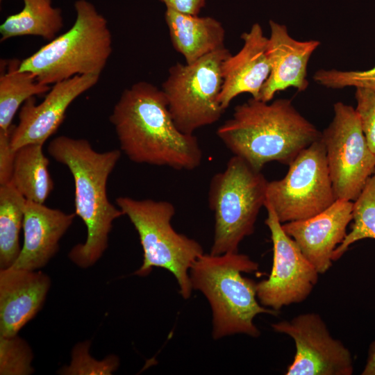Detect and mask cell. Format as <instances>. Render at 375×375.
<instances>
[{"label":"cell","instance_id":"6da1fadb","mask_svg":"<svg viewBox=\"0 0 375 375\" xmlns=\"http://www.w3.org/2000/svg\"><path fill=\"white\" fill-rule=\"evenodd\" d=\"M122 151L135 163L191 171L201 163L197 138L182 133L161 89L139 81L125 89L110 116Z\"/></svg>","mask_w":375,"mask_h":375},{"label":"cell","instance_id":"7a4b0ae2","mask_svg":"<svg viewBox=\"0 0 375 375\" xmlns=\"http://www.w3.org/2000/svg\"><path fill=\"white\" fill-rule=\"evenodd\" d=\"M48 152L67 167L74 178L75 214L84 222L87 235L84 243L71 249L69 258L79 267L88 268L103 256L108 247L112 222L124 215L110 202L106 190L109 176L122 151L98 152L85 139L60 135L50 142Z\"/></svg>","mask_w":375,"mask_h":375},{"label":"cell","instance_id":"3957f363","mask_svg":"<svg viewBox=\"0 0 375 375\" xmlns=\"http://www.w3.org/2000/svg\"><path fill=\"white\" fill-rule=\"evenodd\" d=\"M217 135L233 156L261 171L272 161L289 165L320 138L321 132L290 99L269 103L251 97L235 107L232 117L217 128Z\"/></svg>","mask_w":375,"mask_h":375},{"label":"cell","instance_id":"277c9868","mask_svg":"<svg viewBox=\"0 0 375 375\" xmlns=\"http://www.w3.org/2000/svg\"><path fill=\"white\" fill-rule=\"evenodd\" d=\"M258 269L256 262L238 252L203 253L192 264L189 272L191 285L210 305L214 339L234 334L257 338L260 333L253 323L255 317L262 313L278 315V311L259 303L256 283L242 275Z\"/></svg>","mask_w":375,"mask_h":375},{"label":"cell","instance_id":"5b68a950","mask_svg":"<svg viewBox=\"0 0 375 375\" xmlns=\"http://www.w3.org/2000/svg\"><path fill=\"white\" fill-rule=\"evenodd\" d=\"M76 19L66 32L21 60L19 69L45 85L77 75H100L112 53L106 19L88 0L74 2Z\"/></svg>","mask_w":375,"mask_h":375},{"label":"cell","instance_id":"8992f818","mask_svg":"<svg viewBox=\"0 0 375 375\" xmlns=\"http://www.w3.org/2000/svg\"><path fill=\"white\" fill-rule=\"evenodd\" d=\"M116 203L133 224L142 247L143 262L135 274L145 276L153 267L164 268L174 276L180 294L188 299L192 291L190 269L203 250L195 240L174 229V205L167 201L128 197H117Z\"/></svg>","mask_w":375,"mask_h":375},{"label":"cell","instance_id":"52a82bcc","mask_svg":"<svg viewBox=\"0 0 375 375\" xmlns=\"http://www.w3.org/2000/svg\"><path fill=\"white\" fill-rule=\"evenodd\" d=\"M267 183L261 171L236 156L212 177L208 200L215 225L210 253L238 252L240 242L254 232L258 213L265 206Z\"/></svg>","mask_w":375,"mask_h":375},{"label":"cell","instance_id":"ba28073f","mask_svg":"<svg viewBox=\"0 0 375 375\" xmlns=\"http://www.w3.org/2000/svg\"><path fill=\"white\" fill-rule=\"evenodd\" d=\"M230 54L224 47L193 63L177 62L169 69L161 90L182 133L193 135L222 117L225 110L218 97L223 84L222 65Z\"/></svg>","mask_w":375,"mask_h":375},{"label":"cell","instance_id":"9c48e42d","mask_svg":"<svg viewBox=\"0 0 375 375\" xmlns=\"http://www.w3.org/2000/svg\"><path fill=\"white\" fill-rule=\"evenodd\" d=\"M285 176L268 181L265 203L281 224L311 217L336 200L320 138L302 150L288 165Z\"/></svg>","mask_w":375,"mask_h":375},{"label":"cell","instance_id":"30bf717a","mask_svg":"<svg viewBox=\"0 0 375 375\" xmlns=\"http://www.w3.org/2000/svg\"><path fill=\"white\" fill-rule=\"evenodd\" d=\"M334 116L321 132L336 199L354 201L375 171V156L351 106L333 105Z\"/></svg>","mask_w":375,"mask_h":375},{"label":"cell","instance_id":"8fae6325","mask_svg":"<svg viewBox=\"0 0 375 375\" xmlns=\"http://www.w3.org/2000/svg\"><path fill=\"white\" fill-rule=\"evenodd\" d=\"M265 224L273 244V265L268 278L256 283L260 304L278 311L306 300L318 281L319 273L295 242L282 228L272 206L265 203Z\"/></svg>","mask_w":375,"mask_h":375},{"label":"cell","instance_id":"7c38bea8","mask_svg":"<svg viewBox=\"0 0 375 375\" xmlns=\"http://www.w3.org/2000/svg\"><path fill=\"white\" fill-rule=\"evenodd\" d=\"M278 333L294 341L296 353L286 375H351L353 372L350 351L333 338L317 313H303L290 320L272 324Z\"/></svg>","mask_w":375,"mask_h":375},{"label":"cell","instance_id":"4fadbf2b","mask_svg":"<svg viewBox=\"0 0 375 375\" xmlns=\"http://www.w3.org/2000/svg\"><path fill=\"white\" fill-rule=\"evenodd\" d=\"M100 75H77L53 84L44 100L35 103V97L21 106L19 122L14 125L11 145L15 150L28 144H44L53 135L70 104L99 81Z\"/></svg>","mask_w":375,"mask_h":375},{"label":"cell","instance_id":"5bb4252c","mask_svg":"<svg viewBox=\"0 0 375 375\" xmlns=\"http://www.w3.org/2000/svg\"><path fill=\"white\" fill-rule=\"evenodd\" d=\"M353 203L338 199L311 217L282 224L283 231L295 241L319 274L330 269L333 253L347 234V227L352 221Z\"/></svg>","mask_w":375,"mask_h":375},{"label":"cell","instance_id":"9a60e30c","mask_svg":"<svg viewBox=\"0 0 375 375\" xmlns=\"http://www.w3.org/2000/svg\"><path fill=\"white\" fill-rule=\"evenodd\" d=\"M270 35L267 53L270 73L260 92L259 100L269 102L279 91L292 87L303 92L308 87L307 66L311 55L319 46L315 40L299 41L292 38L286 26L269 21Z\"/></svg>","mask_w":375,"mask_h":375},{"label":"cell","instance_id":"2e32d148","mask_svg":"<svg viewBox=\"0 0 375 375\" xmlns=\"http://www.w3.org/2000/svg\"><path fill=\"white\" fill-rule=\"evenodd\" d=\"M51 286L43 272L0 269V336H15L41 309Z\"/></svg>","mask_w":375,"mask_h":375},{"label":"cell","instance_id":"e0dca14e","mask_svg":"<svg viewBox=\"0 0 375 375\" xmlns=\"http://www.w3.org/2000/svg\"><path fill=\"white\" fill-rule=\"evenodd\" d=\"M241 38V49L235 55L231 53L222 65L223 84L218 101L225 110L240 94L249 93L258 99L270 73L267 53L268 38L264 35L261 26L253 24Z\"/></svg>","mask_w":375,"mask_h":375},{"label":"cell","instance_id":"ac0fdd59","mask_svg":"<svg viewBox=\"0 0 375 375\" xmlns=\"http://www.w3.org/2000/svg\"><path fill=\"white\" fill-rule=\"evenodd\" d=\"M75 216V213L27 200L22 228L24 242L12 267L28 270L44 267L59 250L60 240Z\"/></svg>","mask_w":375,"mask_h":375},{"label":"cell","instance_id":"d6986e66","mask_svg":"<svg viewBox=\"0 0 375 375\" xmlns=\"http://www.w3.org/2000/svg\"><path fill=\"white\" fill-rule=\"evenodd\" d=\"M165 19L173 47L187 64L225 47V29L214 17L166 9Z\"/></svg>","mask_w":375,"mask_h":375},{"label":"cell","instance_id":"ffe728a7","mask_svg":"<svg viewBox=\"0 0 375 375\" xmlns=\"http://www.w3.org/2000/svg\"><path fill=\"white\" fill-rule=\"evenodd\" d=\"M17 13L8 16L0 25L1 42L21 36H39L51 41L63 26L61 10L52 0H22Z\"/></svg>","mask_w":375,"mask_h":375},{"label":"cell","instance_id":"44dd1931","mask_svg":"<svg viewBox=\"0 0 375 375\" xmlns=\"http://www.w3.org/2000/svg\"><path fill=\"white\" fill-rule=\"evenodd\" d=\"M42 147L28 144L17 149L10 182L26 200L44 204L53 189V181Z\"/></svg>","mask_w":375,"mask_h":375},{"label":"cell","instance_id":"7402d4cb","mask_svg":"<svg viewBox=\"0 0 375 375\" xmlns=\"http://www.w3.org/2000/svg\"><path fill=\"white\" fill-rule=\"evenodd\" d=\"M21 60H1L0 129L8 130L21 106L29 98L48 92L51 87L39 82L31 72L19 69Z\"/></svg>","mask_w":375,"mask_h":375},{"label":"cell","instance_id":"603a6c76","mask_svg":"<svg viewBox=\"0 0 375 375\" xmlns=\"http://www.w3.org/2000/svg\"><path fill=\"white\" fill-rule=\"evenodd\" d=\"M26 201L11 182L0 185V269L12 267L19 255Z\"/></svg>","mask_w":375,"mask_h":375},{"label":"cell","instance_id":"cb8c5ba5","mask_svg":"<svg viewBox=\"0 0 375 375\" xmlns=\"http://www.w3.org/2000/svg\"><path fill=\"white\" fill-rule=\"evenodd\" d=\"M353 202L351 231L335 249L333 261L338 260L354 242L366 238L375 240V171Z\"/></svg>","mask_w":375,"mask_h":375},{"label":"cell","instance_id":"d4e9b609","mask_svg":"<svg viewBox=\"0 0 375 375\" xmlns=\"http://www.w3.org/2000/svg\"><path fill=\"white\" fill-rule=\"evenodd\" d=\"M33 356L30 346L17 335L10 338L0 336L1 375L33 374Z\"/></svg>","mask_w":375,"mask_h":375},{"label":"cell","instance_id":"484cf974","mask_svg":"<svg viewBox=\"0 0 375 375\" xmlns=\"http://www.w3.org/2000/svg\"><path fill=\"white\" fill-rule=\"evenodd\" d=\"M90 343L85 341L76 344L72 353V360L62 367L60 374L65 375L112 374L119 366V359L109 356L103 360H97L89 354Z\"/></svg>","mask_w":375,"mask_h":375},{"label":"cell","instance_id":"4316f807","mask_svg":"<svg viewBox=\"0 0 375 375\" xmlns=\"http://www.w3.org/2000/svg\"><path fill=\"white\" fill-rule=\"evenodd\" d=\"M313 80L317 83L328 88L354 87L375 92V66L362 71L321 69L315 73Z\"/></svg>","mask_w":375,"mask_h":375},{"label":"cell","instance_id":"83f0119b","mask_svg":"<svg viewBox=\"0 0 375 375\" xmlns=\"http://www.w3.org/2000/svg\"><path fill=\"white\" fill-rule=\"evenodd\" d=\"M355 108L360 118L361 127L367 143L375 156V92L357 88Z\"/></svg>","mask_w":375,"mask_h":375},{"label":"cell","instance_id":"f1b7e54d","mask_svg":"<svg viewBox=\"0 0 375 375\" xmlns=\"http://www.w3.org/2000/svg\"><path fill=\"white\" fill-rule=\"evenodd\" d=\"M14 125L8 130L0 129V185L11 181L16 151L11 145Z\"/></svg>","mask_w":375,"mask_h":375},{"label":"cell","instance_id":"f546056e","mask_svg":"<svg viewBox=\"0 0 375 375\" xmlns=\"http://www.w3.org/2000/svg\"><path fill=\"white\" fill-rule=\"evenodd\" d=\"M166 7L184 14L199 15L207 0H159Z\"/></svg>","mask_w":375,"mask_h":375},{"label":"cell","instance_id":"4dcf8cb0","mask_svg":"<svg viewBox=\"0 0 375 375\" xmlns=\"http://www.w3.org/2000/svg\"><path fill=\"white\" fill-rule=\"evenodd\" d=\"M362 375H375V340L370 344Z\"/></svg>","mask_w":375,"mask_h":375},{"label":"cell","instance_id":"1f68e13d","mask_svg":"<svg viewBox=\"0 0 375 375\" xmlns=\"http://www.w3.org/2000/svg\"><path fill=\"white\" fill-rule=\"evenodd\" d=\"M0 1H1V0H0Z\"/></svg>","mask_w":375,"mask_h":375}]
</instances>
